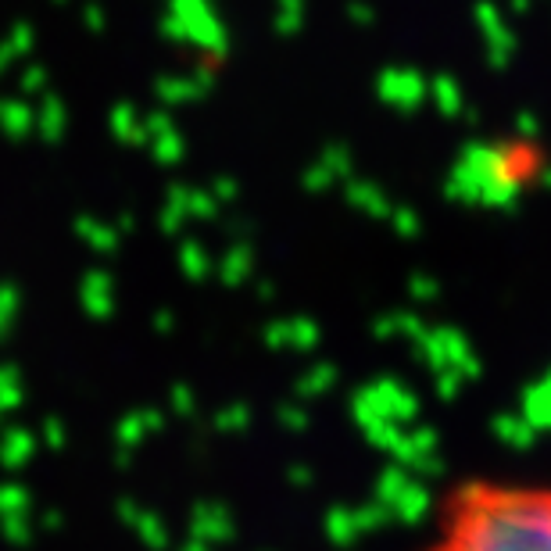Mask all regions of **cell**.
Returning a JSON list of instances; mask_svg holds the SVG:
<instances>
[{
    "label": "cell",
    "instance_id": "1",
    "mask_svg": "<svg viewBox=\"0 0 551 551\" xmlns=\"http://www.w3.org/2000/svg\"><path fill=\"white\" fill-rule=\"evenodd\" d=\"M419 551H551V480L469 476L441 498Z\"/></svg>",
    "mask_w": 551,
    "mask_h": 551
}]
</instances>
